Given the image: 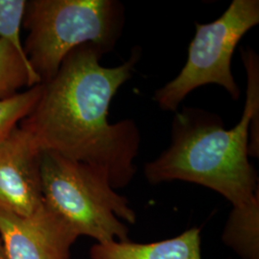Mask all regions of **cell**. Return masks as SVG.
<instances>
[{"instance_id":"6da1fadb","label":"cell","mask_w":259,"mask_h":259,"mask_svg":"<svg viewBox=\"0 0 259 259\" xmlns=\"http://www.w3.org/2000/svg\"><path fill=\"white\" fill-rule=\"evenodd\" d=\"M103 56L92 44L70 51L57 74L41 83L38 100L19 126L41 151L105 170L117 189L129 185L137 173L140 133L133 119L110 123V106L131 79L141 48L134 47L128 60L113 67L100 64Z\"/></svg>"},{"instance_id":"7a4b0ae2","label":"cell","mask_w":259,"mask_h":259,"mask_svg":"<svg viewBox=\"0 0 259 259\" xmlns=\"http://www.w3.org/2000/svg\"><path fill=\"white\" fill-rule=\"evenodd\" d=\"M247 73L246 101L240 121L225 129L211 111L184 107L175 112L170 145L145 164L150 184L183 181L222 195L232 206L248 204L259 192L258 177L250 157H259V58L243 48Z\"/></svg>"},{"instance_id":"3957f363","label":"cell","mask_w":259,"mask_h":259,"mask_svg":"<svg viewBox=\"0 0 259 259\" xmlns=\"http://www.w3.org/2000/svg\"><path fill=\"white\" fill-rule=\"evenodd\" d=\"M125 7L118 0H26L22 41L40 83L50 81L67 54L92 44L107 54L122 36Z\"/></svg>"},{"instance_id":"277c9868","label":"cell","mask_w":259,"mask_h":259,"mask_svg":"<svg viewBox=\"0 0 259 259\" xmlns=\"http://www.w3.org/2000/svg\"><path fill=\"white\" fill-rule=\"evenodd\" d=\"M40 177L44 204L78 237L98 244L129 240L123 221L136 223V213L105 170L42 151Z\"/></svg>"},{"instance_id":"5b68a950","label":"cell","mask_w":259,"mask_h":259,"mask_svg":"<svg viewBox=\"0 0 259 259\" xmlns=\"http://www.w3.org/2000/svg\"><path fill=\"white\" fill-rule=\"evenodd\" d=\"M258 23V0H233L220 18L206 24L196 23L185 66L155 92L153 100L162 111L176 112L189 93L210 83L222 87L238 100L240 90L232 74V56L241 38Z\"/></svg>"},{"instance_id":"8992f818","label":"cell","mask_w":259,"mask_h":259,"mask_svg":"<svg viewBox=\"0 0 259 259\" xmlns=\"http://www.w3.org/2000/svg\"><path fill=\"white\" fill-rule=\"evenodd\" d=\"M41 153L19 126L0 144V211L28 216L44 205Z\"/></svg>"},{"instance_id":"52a82bcc","label":"cell","mask_w":259,"mask_h":259,"mask_svg":"<svg viewBox=\"0 0 259 259\" xmlns=\"http://www.w3.org/2000/svg\"><path fill=\"white\" fill-rule=\"evenodd\" d=\"M78 238L45 204L28 216L0 211V239L7 259H71Z\"/></svg>"},{"instance_id":"ba28073f","label":"cell","mask_w":259,"mask_h":259,"mask_svg":"<svg viewBox=\"0 0 259 259\" xmlns=\"http://www.w3.org/2000/svg\"><path fill=\"white\" fill-rule=\"evenodd\" d=\"M92 259H203L201 231L192 228L176 237L141 244L128 241L95 243Z\"/></svg>"},{"instance_id":"9c48e42d","label":"cell","mask_w":259,"mask_h":259,"mask_svg":"<svg viewBox=\"0 0 259 259\" xmlns=\"http://www.w3.org/2000/svg\"><path fill=\"white\" fill-rule=\"evenodd\" d=\"M223 240L242 258L259 259V192L248 204L232 206Z\"/></svg>"},{"instance_id":"30bf717a","label":"cell","mask_w":259,"mask_h":259,"mask_svg":"<svg viewBox=\"0 0 259 259\" xmlns=\"http://www.w3.org/2000/svg\"><path fill=\"white\" fill-rule=\"evenodd\" d=\"M40 83V80L28 63L24 53L10 41L0 39V100L8 99Z\"/></svg>"},{"instance_id":"8fae6325","label":"cell","mask_w":259,"mask_h":259,"mask_svg":"<svg viewBox=\"0 0 259 259\" xmlns=\"http://www.w3.org/2000/svg\"><path fill=\"white\" fill-rule=\"evenodd\" d=\"M41 93V83L0 100V144L33 110Z\"/></svg>"},{"instance_id":"7c38bea8","label":"cell","mask_w":259,"mask_h":259,"mask_svg":"<svg viewBox=\"0 0 259 259\" xmlns=\"http://www.w3.org/2000/svg\"><path fill=\"white\" fill-rule=\"evenodd\" d=\"M25 6L26 0H0V39L8 40L22 53L20 31Z\"/></svg>"},{"instance_id":"4fadbf2b","label":"cell","mask_w":259,"mask_h":259,"mask_svg":"<svg viewBox=\"0 0 259 259\" xmlns=\"http://www.w3.org/2000/svg\"><path fill=\"white\" fill-rule=\"evenodd\" d=\"M0 259H7L6 254H5V251H4V249H3V245H2L1 239H0Z\"/></svg>"}]
</instances>
